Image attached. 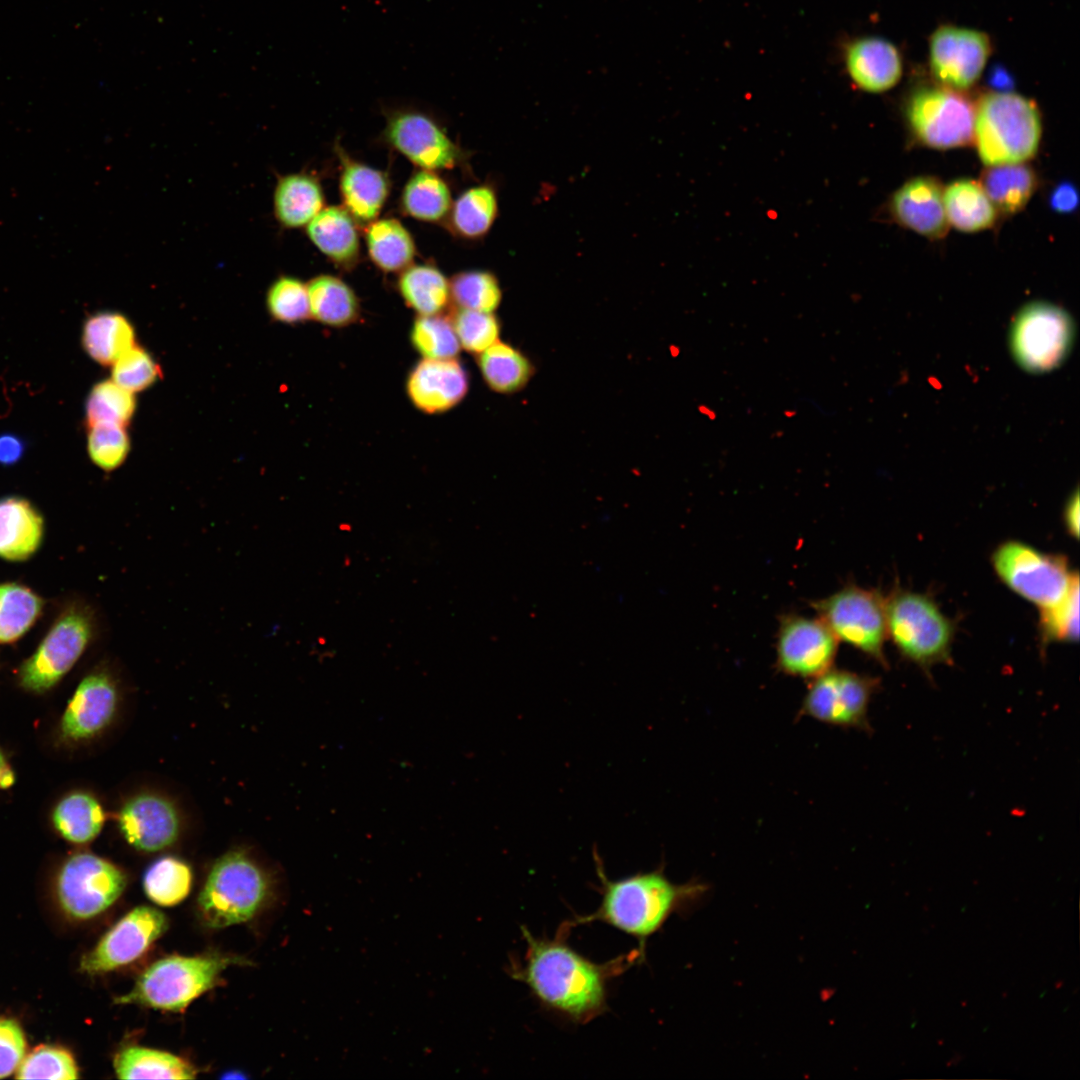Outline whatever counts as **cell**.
<instances>
[{
    "label": "cell",
    "instance_id": "obj_16",
    "mask_svg": "<svg viewBox=\"0 0 1080 1080\" xmlns=\"http://www.w3.org/2000/svg\"><path fill=\"white\" fill-rule=\"evenodd\" d=\"M167 928L168 919L161 911L138 906L119 919L83 957L81 970L99 974L128 965L140 958Z\"/></svg>",
    "mask_w": 1080,
    "mask_h": 1080
},
{
    "label": "cell",
    "instance_id": "obj_49",
    "mask_svg": "<svg viewBox=\"0 0 1080 1080\" xmlns=\"http://www.w3.org/2000/svg\"><path fill=\"white\" fill-rule=\"evenodd\" d=\"M25 1038L19 1025L7 1019L0 1020V1078L12 1074L20 1065L25 1053Z\"/></svg>",
    "mask_w": 1080,
    "mask_h": 1080
},
{
    "label": "cell",
    "instance_id": "obj_15",
    "mask_svg": "<svg viewBox=\"0 0 1080 1080\" xmlns=\"http://www.w3.org/2000/svg\"><path fill=\"white\" fill-rule=\"evenodd\" d=\"M837 642L820 618L784 615L777 631L776 666L784 674L813 679L832 668Z\"/></svg>",
    "mask_w": 1080,
    "mask_h": 1080
},
{
    "label": "cell",
    "instance_id": "obj_41",
    "mask_svg": "<svg viewBox=\"0 0 1080 1080\" xmlns=\"http://www.w3.org/2000/svg\"><path fill=\"white\" fill-rule=\"evenodd\" d=\"M136 410V398L111 380L96 383L86 401V422L93 424H115L125 426L130 422Z\"/></svg>",
    "mask_w": 1080,
    "mask_h": 1080
},
{
    "label": "cell",
    "instance_id": "obj_17",
    "mask_svg": "<svg viewBox=\"0 0 1080 1080\" xmlns=\"http://www.w3.org/2000/svg\"><path fill=\"white\" fill-rule=\"evenodd\" d=\"M181 817L167 797L141 792L129 797L117 814V826L124 840L146 853L172 846L181 833Z\"/></svg>",
    "mask_w": 1080,
    "mask_h": 1080
},
{
    "label": "cell",
    "instance_id": "obj_10",
    "mask_svg": "<svg viewBox=\"0 0 1080 1080\" xmlns=\"http://www.w3.org/2000/svg\"><path fill=\"white\" fill-rule=\"evenodd\" d=\"M1074 337L1070 316L1044 302L1023 307L1013 320L1010 346L1017 363L1030 372H1045L1060 365Z\"/></svg>",
    "mask_w": 1080,
    "mask_h": 1080
},
{
    "label": "cell",
    "instance_id": "obj_53",
    "mask_svg": "<svg viewBox=\"0 0 1080 1080\" xmlns=\"http://www.w3.org/2000/svg\"><path fill=\"white\" fill-rule=\"evenodd\" d=\"M13 781H14L13 773L10 771V769L7 768V766L4 767L0 771V787L1 788H7L13 783Z\"/></svg>",
    "mask_w": 1080,
    "mask_h": 1080
},
{
    "label": "cell",
    "instance_id": "obj_35",
    "mask_svg": "<svg viewBox=\"0 0 1080 1080\" xmlns=\"http://www.w3.org/2000/svg\"><path fill=\"white\" fill-rule=\"evenodd\" d=\"M53 822L65 839L83 844L92 841L100 833L105 814L92 795L76 792L60 801L53 813Z\"/></svg>",
    "mask_w": 1080,
    "mask_h": 1080
},
{
    "label": "cell",
    "instance_id": "obj_5",
    "mask_svg": "<svg viewBox=\"0 0 1080 1080\" xmlns=\"http://www.w3.org/2000/svg\"><path fill=\"white\" fill-rule=\"evenodd\" d=\"M270 891L264 869L245 850H230L209 870L198 897L200 918L214 929L249 921L262 909Z\"/></svg>",
    "mask_w": 1080,
    "mask_h": 1080
},
{
    "label": "cell",
    "instance_id": "obj_38",
    "mask_svg": "<svg viewBox=\"0 0 1080 1080\" xmlns=\"http://www.w3.org/2000/svg\"><path fill=\"white\" fill-rule=\"evenodd\" d=\"M451 193L446 183L430 170L414 174L402 194L403 209L410 216L437 221L451 209Z\"/></svg>",
    "mask_w": 1080,
    "mask_h": 1080
},
{
    "label": "cell",
    "instance_id": "obj_4",
    "mask_svg": "<svg viewBox=\"0 0 1080 1080\" xmlns=\"http://www.w3.org/2000/svg\"><path fill=\"white\" fill-rule=\"evenodd\" d=\"M244 963V959L221 953L168 956L152 963L116 1002L180 1012L215 987L224 970Z\"/></svg>",
    "mask_w": 1080,
    "mask_h": 1080
},
{
    "label": "cell",
    "instance_id": "obj_39",
    "mask_svg": "<svg viewBox=\"0 0 1080 1080\" xmlns=\"http://www.w3.org/2000/svg\"><path fill=\"white\" fill-rule=\"evenodd\" d=\"M498 212L497 196L488 185L472 187L456 200L451 214L454 229L466 238L486 234Z\"/></svg>",
    "mask_w": 1080,
    "mask_h": 1080
},
{
    "label": "cell",
    "instance_id": "obj_29",
    "mask_svg": "<svg viewBox=\"0 0 1080 1080\" xmlns=\"http://www.w3.org/2000/svg\"><path fill=\"white\" fill-rule=\"evenodd\" d=\"M114 1069L120 1079H192L197 1074L193 1065L177 1055L140 1046L120 1050Z\"/></svg>",
    "mask_w": 1080,
    "mask_h": 1080
},
{
    "label": "cell",
    "instance_id": "obj_33",
    "mask_svg": "<svg viewBox=\"0 0 1080 1080\" xmlns=\"http://www.w3.org/2000/svg\"><path fill=\"white\" fill-rule=\"evenodd\" d=\"M398 290L406 305L418 315L440 314L451 299L449 281L430 265L405 268L398 280Z\"/></svg>",
    "mask_w": 1080,
    "mask_h": 1080
},
{
    "label": "cell",
    "instance_id": "obj_44",
    "mask_svg": "<svg viewBox=\"0 0 1080 1080\" xmlns=\"http://www.w3.org/2000/svg\"><path fill=\"white\" fill-rule=\"evenodd\" d=\"M1040 631L1046 642H1075L1079 638V576L1055 605L1040 610Z\"/></svg>",
    "mask_w": 1080,
    "mask_h": 1080
},
{
    "label": "cell",
    "instance_id": "obj_40",
    "mask_svg": "<svg viewBox=\"0 0 1080 1080\" xmlns=\"http://www.w3.org/2000/svg\"><path fill=\"white\" fill-rule=\"evenodd\" d=\"M409 340L414 350L426 359L456 358L461 350L450 316L442 313L416 316Z\"/></svg>",
    "mask_w": 1080,
    "mask_h": 1080
},
{
    "label": "cell",
    "instance_id": "obj_30",
    "mask_svg": "<svg viewBox=\"0 0 1080 1080\" xmlns=\"http://www.w3.org/2000/svg\"><path fill=\"white\" fill-rule=\"evenodd\" d=\"M948 223L962 232H978L990 228L996 220V208L980 183L961 179L943 191Z\"/></svg>",
    "mask_w": 1080,
    "mask_h": 1080
},
{
    "label": "cell",
    "instance_id": "obj_52",
    "mask_svg": "<svg viewBox=\"0 0 1080 1080\" xmlns=\"http://www.w3.org/2000/svg\"><path fill=\"white\" fill-rule=\"evenodd\" d=\"M1064 522L1069 534L1074 538L1079 536V495L1076 490L1070 497L1064 509Z\"/></svg>",
    "mask_w": 1080,
    "mask_h": 1080
},
{
    "label": "cell",
    "instance_id": "obj_13",
    "mask_svg": "<svg viewBox=\"0 0 1080 1080\" xmlns=\"http://www.w3.org/2000/svg\"><path fill=\"white\" fill-rule=\"evenodd\" d=\"M878 684L873 677L831 668L812 679L799 715L834 726L868 729V707Z\"/></svg>",
    "mask_w": 1080,
    "mask_h": 1080
},
{
    "label": "cell",
    "instance_id": "obj_9",
    "mask_svg": "<svg viewBox=\"0 0 1080 1080\" xmlns=\"http://www.w3.org/2000/svg\"><path fill=\"white\" fill-rule=\"evenodd\" d=\"M95 632L96 618L89 606L73 604L67 608L22 665V687L39 693L54 686L82 656Z\"/></svg>",
    "mask_w": 1080,
    "mask_h": 1080
},
{
    "label": "cell",
    "instance_id": "obj_24",
    "mask_svg": "<svg viewBox=\"0 0 1080 1080\" xmlns=\"http://www.w3.org/2000/svg\"><path fill=\"white\" fill-rule=\"evenodd\" d=\"M81 341L92 360L104 366L113 365L135 345V329L119 312H98L85 321Z\"/></svg>",
    "mask_w": 1080,
    "mask_h": 1080
},
{
    "label": "cell",
    "instance_id": "obj_31",
    "mask_svg": "<svg viewBox=\"0 0 1080 1080\" xmlns=\"http://www.w3.org/2000/svg\"><path fill=\"white\" fill-rule=\"evenodd\" d=\"M477 363L487 386L502 394L524 388L534 372L532 363L521 351L500 340L478 354Z\"/></svg>",
    "mask_w": 1080,
    "mask_h": 1080
},
{
    "label": "cell",
    "instance_id": "obj_48",
    "mask_svg": "<svg viewBox=\"0 0 1080 1080\" xmlns=\"http://www.w3.org/2000/svg\"><path fill=\"white\" fill-rule=\"evenodd\" d=\"M160 376L159 364L147 350L137 345L112 365V380L133 394L149 388Z\"/></svg>",
    "mask_w": 1080,
    "mask_h": 1080
},
{
    "label": "cell",
    "instance_id": "obj_18",
    "mask_svg": "<svg viewBox=\"0 0 1080 1080\" xmlns=\"http://www.w3.org/2000/svg\"><path fill=\"white\" fill-rule=\"evenodd\" d=\"M119 699L114 673L107 667L92 671L80 682L64 712L63 736L73 741L95 737L112 723Z\"/></svg>",
    "mask_w": 1080,
    "mask_h": 1080
},
{
    "label": "cell",
    "instance_id": "obj_46",
    "mask_svg": "<svg viewBox=\"0 0 1080 1080\" xmlns=\"http://www.w3.org/2000/svg\"><path fill=\"white\" fill-rule=\"evenodd\" d=\"M88 428L87 449L91 461L106 472L120 467L130 451L125 426L101 423Z\"/></svg>",
    "mask_w": 1080,
    "mask_h": 1080
},
{
    "label": "cell",
    "instance_id": "obj_19",
    "mask_svg": "<svg viewBox=\"0 0 1080 1080\" xmlns=\"http://www.w3.org/2000/svg\"><path fill=\"white\" fill-rule=\"evenodd\" d=\"M385 135L394 148L424 170L452 168L460 159L458 147L432 119L418 111L393 113Z\"/></svg>",
    "mask_w": 1080,
    "mask_h": 1080
},
{
    "label": "cell",
    "instance_id": "obj_27",
    "mask_svg": "<svg viewBox=\"0 0 1080 1080\" xmlns=\"http://www.w3.org/2000/svg\"><path fill=\"white\" fill-rule=\"evenodd\" d=\"M340 189L348 212L356 219L367 222L378 216L388 194V181L378 170L346 162Z\"/></svg>",
    "mask_w": 1080,
    "mask_h": 1080
},
{
    "label": "cell",
    "instance_id": "obj_20",
    "mask_svg": "<svg viewBox=\"0 0 1080 1080\" xmlns=\"http://www.w3.org/2000/svg\"><path fill=\"white\" fill-rule=\"evenodd\" d=\"M407 396L419 411L445 413L456 407L468 393L469 375L456 358H422L409 371L405 383Z\"/></svg>",
    "mask_w": 1080,
    "mask_h": 1080
},
{
    "label": "cell",
    "instance_id": "obj_28",
    "mask_svg": "<svg viewBox=\"0 0 1080 1080\" xmlns=\"http://www.w3.org/2000/svg\"><path fill=\"white\" fill-rule=\"evenodd\" d=\"M273 205L275 216L283 226L298 228L307 225L322 209V190L311 176L286 175L276 185Z\"/></svg>",
    "mask_w": 1080,
    "mask_h": 1080
},
{
    "label": "cell",
    "instance_id": "obj_21",
    "mask_svg": "<svg viewBox=\"0 0 1080 1080\" xmlns=\"http://www.w3.org/2000/svg\"><path fill=\"white\" fill-rule=\"evenodd\" d=\"M843 61L855 86L870 93L893 88L903 73V60L898 48L877 36H865L848 42L844 47Z\"/></svg>",
    "mask_w": 1080,
    "mask_h": 1080
},
{
    "label": "cell",
    "instance_id": "obj_43",
    "mask_svg": "<svg viewBox=\"0 0 1080 1080\" xmlns=\"http://www.w3.org/2000/svg\"><path fill=\"white\" fill-rule=\"evenodd\" d=\"M266 307L273 320L295 325L311 318L307 284L292 276H280L270 285Z\"/></svg>",
    "mask_w": 1080,
    "mask_h": 1080
},
{
    "label": "cell",
    "instance_id": "obj_11",
    "mask_svg": "<svg viewBox=\"0 0 1080 1080\" xmlns=\"http://www.w3.org/2000/svg\"><path fill=\"white\" fill-rule=\"evenodd\" d=\"M126 884V873L115 864L91 853H77L62 867L57 892L65 912L84 920L108 909Z\"/></svg>",
    "mask_w": 1080,
    "mask_h": 1080
},
{
    "label": "cell",
    "instance_id": "obj_7",
    "mask_svg": "<svg viewBox=\"0 0 1080 1080\" xmlns=\"http://www.w3.org/2000/svg\"><path fill=\"white\" fill-rule=\"evenodd\" d=\"M991 560L1001 581L1040 610L1059 602L1078 574L1070 571L1063 555L1044 553L1019 541L1000 544Z\"/></svg>",
    "mask_w": 1080,
    "mask_h": 1080
},
{
    "label": "cell",
    "instance_id": "obj_51",
    "mask_svg": "<svg viewBox=\"0 0 1080 1080\" xmlns=\"http://www.w3.org/2000/svg\"><path fill=\"white\" fill-rule=\"evenodd\" d=\"M24 452V443L13 434L0 436V464L12 465L19 461Z\"/></svg>",
    "mask_w": 1080,
    "mask_h": 1080
},
{
    "label": "cell",
    "instance_id": "obj_2",
    "mask_svg": "<svg viewBox=\"0 0 1080 1080\" xmlns=\"http://www.w3.org/2000/svg\"><path fill=\"white\" fill-rule=\"evenodd\" d=\"M594 860L600 882V904L592 914L575 918L569 925L573 927L592 922L607 924L634 937L643 960L648 938L701 887L690 883L675 884L666 877L662 868L610 879L596 852Z\"/></svg>",
    "mask_w": 1080,
    "mask_h": 1080
},
{
    "label": "cell",
    "instance_id": "obj_37",
    "mask_svg": "<svg viewBox=\"0 0 1080 1080\" xmlns=\"http://www.w3.org/2000/svg\"><path fill=\"white\" fill-rule=\"evenodd\" d=\"M192 886V870L183 860L165 856L146 870L143 887L148 898L160 906H174L183 901Z\"/></svg>",
    "mask_w": 1080,
    "mask_h": 1080
},
{
    "label": "cell",
    "instance_id": "obj_8",
    "mask_svg": "<svg viewBox=\"0 0 1080 1080\" xmlns=\"http://www.w3.org/2000/svg\"><path fill=\"white\" fill-rule=\"evenodd\" d=\"M837 640L886 665V600L877 591L847 585L812 603Z\"/></svg>",
    "mask_w": 1080,
    "mask_h": 1080
},
{
    "label": "cell",
    "instance_id": "obj_6",
    "mask_svg": "<svg viewBox=\"0 0 1080 1080\" xmlns=\"http://www.w3.org/2000/svg\"><path fill=\"white\" fill-rule=\"evenodd\" d=\"M887 636L903 657L924 669L946 662L954 636L952 621L928 596L897 590L886 600Z\"/></svg>",
    "mask_w": 1080,
    "mask_h": 1080
},
{
    "label": "cell",
    "instance_id": "obj_54",
    "mask_svg": "<svg viewBox=\"0 0 1080 1080\" xmlns=\"http://www.w3.org/2000/svg\"><path fill=\"white\" fill-rule=\"evenodd\" d=\"M4 767H6V764H5V760H4V757H3V755H2V753H1V751H0V771H1V770H2V769H3Z\"/></svg>",
    "mask_w": 1080,
    "mask_h": 1080
},
{
    "label": "cell",
    "instance_id": "obj_26",
    "mask_svg": "<svg viewBox=\"0 0 1080 1080\" xmlns=\"http://www.w3.org/2000/svg\"><path fill=\"white\" fill-rule=\"evenodd\" d=\"M307 234L322 253L338 264H351L357 258L358 235L346 209L322 208L307 224Z\"/></svg>",
    "mask_w": 1080,
    "mask_h": 1080
},
{
    "label": "cell",
    "instance_id": "obj_1",
    "mask_svg": "<svg viewBox=\"0 0 1080 1080\" xmlns=\"http://www.w3.org/2000/svg\"><path fill=\"white\" fill-rule=\"evenodd\" d=\"M567 924L553 938L535 937L522 927L525 953L512 961L510 976L525 985L546 1010L575 1024H586L607 1008L608 983L636 960L638 950L595 963L567 942Z\"/></svg>",
    "mask_w": 1080,
    "mask_h": 1080
},
{
    "label": "cell",
    "instance_id": "obj_3",
    "mask_svg": "<svg viewBox=\"0 0 1080 1080\" xmlns=\"http://www.w3.org/2000/svg\"><path fill=\"white\" fill-rule=\"evenodd\" d=\"M973 137L986 166L1023 163L1039 147V109L1033 100L1014 92L985 94L975 107Z\"/></svg>",
    "mask_w": 1080,
    "mask_h": 1080
},
{
    "label": "cell",
    "instance_id": "obj_14",
    "mask_svg": "<svg viewBox=\"0 0 1080 1080\" xmlns=\"http://www.w3.org/2000/svg\"><path fill=\"white\" fill-rule=\"evenodd\" d=\"M989 36L979 30L942 25L929 39V68L941 86L961 91L981 77L991 54Z\"/></svg>",
    "mask_w": 1080,
    "mask_h": 1080
},
{
    "label": "cell",
    "instance_id": "obj_22",
    "mask_svg": "<svg viewBox=\"0 0 1080 1080\" xmlns=\"http://www.w3.org/2000/svg\"><path fill=\"white\" fill-rule=\"evenodd\" d=\"M891 211L905 227L930 239L944 237L948 231L943 190L931 177H916L893 195Z\"/></svg>",
    "mask_w": 1080,
    "mask_h": 1080
},
{
    "label": "cell",
    "instance_id": "obj_45",
    "mask_svg": "<svg viewBox=\"0 0 1080 1080\" xmlns=\"http://www.w3.org/2000/svg\"><path fill=\"white\" fill-rule=\"evenodd\" d=\"M460 347L480 354L499 340L500 323L493 313L456 308L450 316Z\"/></svg>",
    "mask_w": 1080,
    "mask_h": 1080
},
{
    "label": "cell",
    "instance_id": "obj_23",
    "mask_svg": "<svg viewBox=\"0 0 1080 1080\" xmlns=\"http://www.w3.org/2000/svg\"><path fill=\"white\" fill-rule=\"evenodd\" d=\"M44 532L43 518L34 506L20 497L0 500V557L23 561L39 548Z\"/></svg>",
    "mask_w": 1080,
    "mask_h": 1080
},
{
    "label": "cell",
    "instance_id": "obj_34",
    "mask_svg": "<svg viewBox=\"0 0 1080 1080\" xmlns=\"http://www.w3.org/2000/svg\"><path fill=\"white\" fill-rule=\"evenodd\" d=\"M368 252L383 271L396 272L408 267L415 255L410 233L396 219L377 220L366 231Z\"/></svg>",
    "mask_w": 1080,
    "mask_h": 1080
},
{
    "label": "cell",
    "instance_id": "obj_47",
    "mask_svg": "<svg viewBox=\"0 0 1080 1080\" xmlns=\"http://www.w3.org/2000/svg\"><path fill=\"white\" fill-rule=\"evenodd\" d=\"M16 1077L18 1079L71 1080L78 1078V1069L67 1050L53 1046H40L21 1061Z\"/></svg>",
    "mask_w": 1080,
    "mask_h": 1080
},
{
    "label": "cell",
    "instance_id": "obj_25",
    "mask_svg": "<svg viewBox=\"0 0 1080 1080\" xmlns=\"http://www.w3.org/2000/svg\"><path fill=\"white\" fill-rule=\"evenodd\" d=\"M310 316L318 323L343 328L358 321L360 303L353 289L340 278L319 275L307 284Z\"/></svg>",
    "mask_w": 1080,
    "mask_h": 1080
},
{
    "label": "cell",
    "instance_id": "obj_32",
    "mask_svg": "<svg viewBox=\"0 0 1080 1080\" xmlns=\"http://www.w3.org/2000/svg\"><path fill=\"white\" fill-rule=\"evenodd\" d=\"M983 190L996 209L1005 214L1022 210L1037 186L1034 171L1023 163L991 166L981 177Z\"/></svg>",
    "mask_w": 1080,
    "mask_h": 1080
},
{
    "label": "cell",
    "instance_id": "obj_50",
    "mask_svg": "<svg viewBox=\"0 0 1080 1080\" xmlns=\"http://www.w3.org/2000/svg\"><path fill=\"white\" fill-rule=\"evenodd\" d=\"M1078 203V191L1070 182L1059 183L1049 197L1051 208L1061 214L1071 213L1077 208Z\"/></svg>",
    "mask_w": 1080,
    "mask_h": 1080
},
{
    "label": "cell",
    "instance_id": "obj_42",
    "mask_svg": "<svg viewBox=\"0 0 1080 1080\" xmlns=\"http://www.w3.org/2000/svg\"><path fill=\"white\" fill-rule=\"evenodd\" d=\"M449 283L451 300L457 308L493 313L501 303L499 282L490 272H461Z\"/></svg>",
    "mask_w": 1080,
    "mask_h": 1080
},
{
    "label": "cell",
    "instance_id": "obj_12",
    "mask_svg": "<svg viewBox=\"0 0 1080 1080\" xmlns=\"http://www.w3.org/2000/svg\"><path fill=\"white\" fill-rule=\"evenodd\" d=\"M906 112L914 134L927 146L949 149L973 139L975 108L958 91L920 88L910 97Z\"/></svg>",
    "mask_w": 1080,
    "mask_h": 1080
},
{
    "label": "cell",
    "instance_id": "obj_36",
    "mask_svg": "<svg viewBox=\"0 0 1080 1080\" xmlns=\"http://www.w3.org/2000/svg\"><path fill=\"white\" fill-rule=\"evenodd\" d=\"M42 608V599L29 588L16 583L1 584L0 643L21 638L38 619Z\"/></svg>",
    "mask_w": 1080,
    "mask_h": 1080
}]
</instances>
